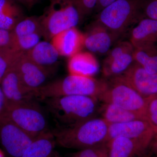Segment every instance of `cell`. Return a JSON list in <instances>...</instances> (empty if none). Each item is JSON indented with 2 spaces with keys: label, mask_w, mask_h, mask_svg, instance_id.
I'll list each match as a JSON object with an SVG mask.
<instances>
[{
  "label": "cell",
  "mask_w": 157,
  "mask_h": 157,
  "mask_svg": "<svg viewBox=\"0 0 157 157\" xmlns=\"http://www.w3.org/2000/svg\"><path fill=\"white\" fill-rule=\"evenodd\" d=\"M109 127L104 119L95 117L73 125L60 127L52 132L59 145L79 150L106 144Z\"/></svg>",
  "instance_id": "1"
},
{
  "label": "cell",
  "mask_w": 157,
  "mask_h": 157,
  "mask_svg": "<svg viewBox=\"0 0 157 157\" xmlns=\"http://www.w3.org/2000/svg\"><path fill=\"white\" fill-rule=\"evenodd\" d=\"M49 112L63 127L70 126L95 117L98 99L87 96L71 95L44 100Z\"/></svg>",
  "instance_id": "2"
},
{
  "label": "cell",
  "mask_w": 157,
  "mask_h": 157,
  "mask_svg": "<svg viewBox=\"0 0 157 157\" xmlns=\"http://www.w3.org/2000/svg\"><path fill=\"white\" fill-rule=\"evenodd\" d=\"M107 82L94 77L69 75L51 82L37 90L36 98L43 100L61 96H87L99 99L107 85Z\"/></svg>",
  "instance_id": "3"
},
{
  "label": "cell",
  "mask_w": 157,
  "mask_h": 157,
  "mask_svg": "<svg viewBox=\"0 0 157 157\" xmlns=\"http://www.w3.org/2000/svg\"><path fill=\"white\" fill-rule=\"evenodd\" d=\"M40 17L42 37L47 41L63 31L76 27L83 18L73 0H50Z\"/></svg>",
  "instance_id": "4"
},
{
  "label": "cell",
  "mask_w": 157,
  "mask_h": 157,
  "mask_svg": "<svg viewBox=\"0 0 157 157\" xmlns=\"http://www.w3.org/2000/svg\"><path fill=\"white\" fill-rule=\"evenodd\" d=\"M141 0H117L99 12L96 21L118 38L139 19Z\"/></svg>",
  "instance_id": "5"
},
{
  "label": "cell",
  "mask_w": 157,
  "mask_h": 157,
  "mask_svg": "<svg viewBox=\"0 0 157 157\" xmlns=\"http://www.w3.org/2000/svg\"><path fill=\"white\" fill-rule=\"evenodd\" d=\"M99 99L104 103L113 104L137 113L144 119L146 98L118 76L112 77L107 82V86Z\"/></svg>",
  "instance_id": "6"
},
{
  "label": "cell",
  "mask_w": 157,
  "mask_h": 157,
  "mask_svg": "<svg viewBox=\"0 0 157 157\" xmlns=\"http://www.w3.org/2000/svg\"><path fill=\"white\" fill-rule=\"evenodd\" d=\"M6 116L34 138L49 131L45 113L35 101L9 104Z\"/></svg>",
  "instance_id": "7"
},
{
  "label": "cell",
  "mask_w": 157,
  "mask_h": 157,
  "mask_svg": "<svg viewBox=\"0 0 157 157\" xmlns=\"http://www.w3.org/2000/svg\"><path fill=\"white\" fill-rule=\"evenodd\" d=\"M35 138L21 128L7 116L0 119V140L10 156H21Z\"/></svg>",
  "instance_id": "8"
},
{
  "label": "cell",
  "mask_w": 157,
  "mask_h": 157,
  "mask_svg": "<svg viewBox=\"0 0 157 157\" xmlns=\"http://www.w3.org/2000/svg\"><path fill=\"white\" fill-rule=\"evenodd\" d=\"M12 63L17 69L25 86L35 93V96L36 91L45 84V82L52 73L51 70L31 61L24 53L16 55Z\"/></svg>",
  "instance_id": "9"
},
{
  "label": "cell",
  "mask_w": 157,
  "mask_h": 157,
  "mask_svg": "<svg viewBox=\"0 0 157 157\" xmlns=\"http://www.w3.org/2000/svg\"><path fill=\"white\" fill-rule=\"evenodd\" d=\"M135 48L128 41L118 43L104 60L103 71L107 77H114L123 74L134 63Z\"/></svg>",
  "instance_id": "10"
},
{
  "label": "cell",
  "mask_w": 157,
  "mask_h": 157,
  "mask_svg": "<svg viewBox=\"0 0 157 157\" xmlns=\"http://www.w3.org/2000/svg\"><path fill=\"white\" fill-rule=\"evenodd\" d=\"M155 135L154 130L145 120L137 119L109 124L107 141L115 137H125L139 140L148 147Z\"/></svg>",
  "instance_id": "11"
},
{
  "label": "cell",
  "mask_w": 157,
  "mask_h": 157,
  "mask_svg": "<svg viewBox=\"0 0 157 157\" xmlns=\"http://www.w3.org/2000/svg\"><path fill=\"white\" fill-rule=\"evenodd\" d=\"M117 76L144 98L157 94V74L148 73L135 62L125 72Z\"/></svg>",
  "instance_id": "12"
},
{
  "label": "cell",
  "mask_w": 157,
  "mask_h": 157,
  "mask_svg": "<svg viewBox=\"0 0 157 157\" xmlns=\"http://www.w3.org/2000/svg\"><path fill=\"white\" fill-rule=\"evenodd\" d=\"M8 104H17L34 101L35 93L25 86L14 64L3 76L0 82Z\"/></svg>",
  "instance_id": "13"
},
{
  "label": "cell",
  "mask_w": 157,
  "mask_h": 157,
  "mask_svg": "<svg viewBox=\"0 0 157 157\" xmlns=\"http://www.w3.org/2000/svg\"><path fill=\"white\" fill-rule=\"evenodd\" d=\"M84 46L90 52L104 54L109 51L117 39L107 29L95 21L84 34Z\"/></svg>",
  "instance_id": "14"
},
{
  "label": "cell",
  "mask_w": 157,
  "mask_h": 157,
  "mask_svg": "<svg viewBox=\"0 0 157 157\" xmlns=\"http://www.w3.org/2000/svg\"><path fill=\"white\" fill-rule=\"evenodd\" d=\"M84 34L76 27L59 33L50 40L60 56L71 57L81 52L84 47Z\"/></svg>",
  "instance_id": "15"
},
{
  "label": "cell",
  "mask_w": 157,
  "mask_h": 157,
  "mask_svg": "<svg viewBox=\"0 0 157 157\" xmlns=\"http://www.w3.org/2000/svg\"><path fill=\"white\" fill-rule=\"evenodd\" d=\"M106 146L108 157H144L148 148L139 140L125 137L112 138Z\"/></svg>",
  "instance_id": "16"
},
{
  "label": "cell",
  "mask_w": 157,
  "mask_h": 157,
  "mask_svg": "<svg viewBox=\"0 0 157 157\" xmlns=\"http://www.w3.org/2000/svg\"><path fill=\"white\" fill-rule=\"evenodd\" d=\"M130 42L135 48L155 44L157 42V21L146 17L140 20L132 31Z\"/></svg>",
  "instance_id": "17"
},
{
  "label": "cell",
  "mask_w": 157,
  "mask_h": 157,
  "mask_svg": "<svg viewBox=\"0 0 157 157\" xmlns=\"http://www.w3.org/2000/svg\"><path fill=\"white\" fill-rule=\"evenodd\" d=\"M67 68L70 75L93 77L98 73L99 65L92 54L80 52L70 58Z\"/></svg>",
  "instance_id": "18"
},
{
  "label": "cell",
  "mask_w": 157,
  "mask_h": 157,
  "mask_svg": "<svg viewBox=\"0 0 157 157\" xmlns=\"http://www.w3.org/2000/svg\"><path fill=\"white\" fill-rule=\"evenodd\" d=\"M31 61L42 67L50 69L56 63L60 55L50 41H40L29 51L24 53Z\"/></svg>",
  "instance_id": "19"
},
{
  "label": "cell",
  "mask_w": 157,
  "mask_h": 157,
  "mask_svg": "<svg viewBox=\"0 0 157 157\" xmlns=\"http://www.w3.org/2000/svg\"><path fill=\"white\" fill-rule=\"evenodd\" d=\"M56 144L53 133L49 130L36 137L20 157H53Z\"/></svg>",
  "instance_id": "20"
},
{
  "label": "cell",
  "mask_w": 157,
  "mask_h": 157,
  "mask_svg": "<svg viewBox=\"0 0 157 157\" xmlns=\"http://www.w3.org/2000/svg\"><path fill=\"white\" fill-rule=\"evenodd\" d=\"M24 13L14 0H0V29L12 31L23 19Z\"/></svg>",
  "instance_id": "21"
},
{
  "label": "cell",
  "mask_w": 157,
  "mask_h": 157,
  "mask_svg": "<svg viewBox=\"0 0 157 157\" xmlns=\"http://www.w3.org/2000/svg\"><path fill=\"white\" fill-rule=\"evenodd\" d=\"M100 112L101 117L109 124L123 123L135 120L144 119L142 116L137 113L109 103H104L100 108Z\"/></svg>",
  "instance_id": "22"
},
{
  "label": "cell",
  "mask_w": 157,
  "mask_h": 157,
  "mask_svg": "<svg viewBox=\"0 0 157 157\" xmlns=\"http://www.w3.org/2000/svg\"><path fill=\"white\" fill-rule=\"evenodd\" d=\"M134 62L143 68L147 72L157 74V45H149L135 48Z\"/></svg>",
  "instance_id": "23"
},
{
  "label": "cell",
  "mask_w": 157,
  "mask_h": 157,
  "mask_svg": "<svg viewBox=\"0 0 157 157\" xmlns=\"http://www.w3.org/2000/svg\"><path fill=\"white\" fill-rule=\"evenodd\" d=\"M12 32L15 37L36 33L41 34L42 36L41 17L33 16L24 17L15 26Z\"/></svg>",
  "instance_id": "24"
},
{
  "label": "cell",
  "mask_w": 157,
  "mask_h": 157,
  "mask_svg": "<svg viewBox=\"0 0 157 157\" xmlns=\"http://www.w3.org/2000/svg\"><path fill=\"white\" fill-rule=\"evenodd\" d=\"M42 35L40 34H34L23 36H14L11 50L13 54L24 53L29 51L40 41Z\"/></svg>",
  "instance_id": "25"
},
{
  "label": "cell",
  "mask_w": 157,
  "mask_h": 157,
  "mask_svg": "<svg viewBox=\"0 0 157 157\" xmlns=\"http://www.w3.org/2000/svg\"><path fill=\"white\" fill-rule=\"evenodd\" d=\"M13 39L12 31L0 29V55L10 62L14 56L11 50Z\"/></svg>",
  "instance_id": "26"
},
{
  "label": "cell",
  "mask_w": 157,
  "mask_h": 157,
  "mask_svg": "<svg viewBox=\"0 0 157 157\" xmlns=\"http://www.w3.org/2000/svg\"><path fill=\"white\" fill-rule=\"evenodd\" d=\"M144 119L151 126L157 134V95L146 98Z\"/></svg>",
  "instance_id": "27"
},
{
  "label": "cell",
  "mask_w": 157,
  "mask_h": 157,
  "mask_svg": "<svg viewBox=\"0 0 157 157\" xmlns=\"http://www.w3.org/2000/svg\"><path fill=\"white\" fill-rule=\"evenodd\" d=\"M70 157H108L106 144L79 150Z\"/></svg>",
  "instance_id": "28"
},
{
  "label": "cell",
  "mask_w": 157,
  "mask_h": 157,
  "mask_svg": "<svg viewBox=\"0 0 157 157\" xmlns=\"http://www.w3.org/2000/svg\"><path fill=\"white\" fill-rule=\"evenodd\" d=\"M82 17L89 15L95 9L98 0H73Z\"/></svg>",
  "instance_id": "29"
},
{
  "label": "cell",
  "mask_w": 157,
  "mask_h": 157,
  "mask_svg": "<svg viewBox=\"0 0 157 157\" xmlns=\"http://www.w3.org/2000/svg\"><path fill=\"white\" fill-rule=\"evenodd\" d=\"M143 9L146 18L157 21V0H151L144 5Z\"/></svg>",
  "instance_id": "30"
},
{
  "label": "cell",
  "mask_w": 157,
  "mask_h": 157,
  "mask_svg": "<svg viewBox=\"0 0 157 157\" xmlns=\"http://www.w3.org/2000/svg\"><path fill=\"white\" fill-rule=\"evenodd\" d=\"M8 106L9 104L8 101L6 100L0 85V119L7 115Z\"/></svg>",
  "instance_id": "31"
},
{
  "label": "cell",
  "mask_w": 157,
  "mask_h": 157,
  "mask_svg": "<svg viewBox=\"0 0 157 157\" xmlns=\"http://www.w3.org/2000/svg\"><path fill=\"white\" fill-rule=\"evenodd\" d=\"M145 157H157V136H155L149 145Z\"/></svg>",
  "instance_id": "32"
},
{
  "label": "cell",
  "mask_w": 157,
  "mask_h": 157,
  "mask_svg": "<svg viewBox=\"0 0 157 157\" xmlns=\"http://www.w3.org/2000/svg\"><path fill=\"white\" fill-rule=\"evenodd\" d=\"M12 64L7 59L0 55V82L3 76L11 67Z\"/></svg>",
  "instance_id": "33"
},
{
  "label": "cell",
  "mask_w": 157,
  "mask_h": 157,
  "mask_svg": "<svg viewBox=\"0 0 157 157\" xmlns=\"http://www.w3.org/2000/svg\"><path fill=\"white\" fill-rule=\"evenodd\" d=\"M116 1L117 0H98L97 6L95 9H96L97 11L100 12Z\"/></svg>",
  "instance_id": "34"
},
{
  "label": "cell",
  "mask_w": 157,
  "mask_h": 157,
  "mask_svg": "<svg viewBox=\"0 0 157 157\" xmlns=\"http://www.w3.org/2000/svg\"><path fill=\"white\" fill-rule=\"evenodd\" d=\"M14 1H16L18 3L22 4L28 9H30L33 7L29 0H14Z\"/></svg>",
  "instance_id": "35"
},
{
  "label": "cell",
  "mask_w": 157,
  "mask_h": 157,
  "mask_svg": "<svg viewBox=\"0 0 157 157\" xmlns=\"http://www.w3.org/2000/svg\"><path fill=\"white\" fill-rule=\"evenodd\" d=\"M29 1L30 2L32 7H33L35 4L38 3L40 0H29Z\"/></svg>",
  "instance_id": "36"
},
{
  "label": "cell",
  "mask_w": 157,
  "mask_h": 157,
  "mask_svg": "<svg viewBox=\"0 0 157 157\" xmlns=\"http://www.w3.org/2000/svg\"><path fill=\"white\" fill-rule=\"evenodd\" d=\"M53 157H63L61 156L59 154L57 153H56L55 152L54 154Z\"/></svg>",
  "instance_id": "37"
},
{
  "label": "cell",
  "mask_w": 157,
  "mask_h": 157,
  "mask_svg": "<svg viewBox=\"0 0 157 157\" xmlns=\"http://www.w3.org/2000/svg\"><path fill=\"white\" fill-rule=\"evenodd\" d=\"M0 157H4V156H3V155L2 152L0 151Z\"/></svg>",
  "instance_id": "38"
},
{
  "label": "cell",
  "mask_w": 157,
  "mask_h": 157,
  "mask_svg": "<svg viewBox=\"0 0 157 157\" xmlns=\"http://www.w3.org/2000/svg\"><path fill=\"white\" fill-rule=\"evenodd\" d=\"M155 136H157V134H156V135H155Z\"/></svg>",
  "instance_id": "39"
},
{
  "label": "cell",
  "mask_w": 157,
  "mask_h": 157,
  "mask_svg": "<svg viewBox=\"0 0 157 157\" xmlns=\"http://www.w3.org/2000/svg\"><path fill=\"white\" fill-rule=\"evenodd\" d=\"M156 95H157V94H156Z\"/></svg>",
  "instance_id": "40"
},
{
  "label": "cell",
  "mask_w": 157,
  "mask_h": 157,
  "mask_svg": "<svg viewBox=\"0 0 157 157\" xmlns=\"http://www.w3.org/2000/svg\"></svg>",
  "instance_id": "41"
}]
</instances>
